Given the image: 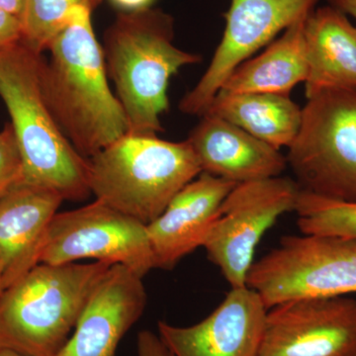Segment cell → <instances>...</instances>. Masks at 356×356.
Returning <instances> with one entry per match:
<instances>
[{
    "label": "cell",
    "mask_w": 356,
    "mask_h": 356,
    "mask_svg": "<svg viewBox=\"0 0 356 356\" xmlns=\"http://www.w3.org/2000/svg\"><path fill=\"white\" fill-rule=\"evenodd\" d=\"M91 11L77 7L42 58L44 102L70 144L89 159L128 134V122L107 81L102 47Z\"/></svg>",
    "instance_id": "cell-1"
},
{
    "label": "cell",
    "mask_w": 356,
    "mask_h": 356,
    "mask_svg": "<svg viewBox=\"0 0 356 356\" xmlns=\"http://www.w3.org/2000/svg\"><path fill=\"white\" fill-rule=\"evenodd\" d=\"M175 20L161 9L122 11L104 34L105 65L128 122V134L158 135L170 108V77L200 55L178 49Z\"/></svg>",
    "instance_id": "cell-2"
},
{
    "label": "cell",
    "mask_w": 356,
    "mask_h": 356,
    "mask_svg": "<svg viewBox=\"0 0 356 356\" xmlns=\"http://www.w3.org/2000/svg\"><path fill=\"white\" fill-rule=\"evenodd\" d=\"M42 58L21 41L0 50V97L22 159L21 182L51 189L64 200L83 201L91 194L88 159L70 144L44 102Z\"/></svg>",
    "instance_id": "cell-3"
},
{
    "label": "cell",
    "mask_w": 356,
    "mask_h": 356,
    "mask_svg": "<svg viewBox=\"0 0 356 356\" xmlns=\"http://www.w3.org/2000/svg\"><path fill=\"white\" fill-rule=\"evenodd\" d=\"M88 159L96 200L151 224L172 198L202 172L188 140L126 134Z\"/></svg>",
    "instance_id": "cell-4"
},
{
    "label": "cell",
    "mask_w": 356,
    "mask_h": 356,
    "mask_svg": "<svg viewBox=\"0 0 356 356\" xmlns=\"http://www.w3.org/2000/svg\"><path fill=\"white\" fill-rule=\"evenodd\" d=\"M112 266L95 261L35 266L0 294V348L27 356L57 355Z\"/></svg>",
    "instance_id": "cell-5"
},
{
    "label": "cell",
    "mask_w": 356,
    "mask_h": 356,
    "mask_svg": "<svg viewBox=\"0 0 356 356\" xmlns=\"http://www.w3.org/2000/svg\"><path fill=\"white\" fill-rule=\"evenodd\" d=\"M288 166L304 192L356 203V90L331 89L307 98Z\"/></svg>",
    "instance_id": "cell-6"
},
{
    "label": "cell",
    "mask_w": 356,
    "mask_h": 356,
    "mask_svg": "<svg viewBox=\"0 0 356 356\" xmlns=\"http://www.w3.org/2000/svg\"><path fill=\"white\" fill-rule=\"evenodd\" d=\"M247 287L267 310L290 300L356 293V238L282 236L278 247L252 264Z\"/></svg>",
    "instance_id": "cell-7"
},
{
    "label": "cell",
    "mask_w": 356,
    "mask_h": 356,
    "mask_svg": "<svg viewBox=\"0 0 356 356\" xmlns=\"http://www.w3.org/2000/svg\"><path fill=\"white\" fill-rule=\"evenodd\" d=\"M300 192L295 180L277 177L236 184L222 201L203 248L231 288L247 286L259 241L281 215L295 211Z\"/></svg>",
    "instance_id": "cell-8"
},
{
    "label": "cell",
    "mask_w": 356,
    "mask_h": 356,
    "mask_svg": "<svg viewBox=\"0 0 356 356\" xmlns=\"http://www.w3.org/2000/svg\"><path fill=\"white\" fill-rule=\"evenodd\" d=\"M84 259L121 264L144 278L156 261L147 225L95 200L51 220L40 264H72Z\"/></svg>",
    "instance_id": "cell-9"
},
{
    "label": "cell",
    "mask_w": 356,
    "mask_h": 356,
    "mask_svg": "<svg viewBox=\"0 0 356 356\" xmlns=\"http://www.w3.org/2000/svg\"><path fill=\"white\" fill-rule=\"evenodd\" d=\"M320 0H231L226 27L209 67L179 110L202 116L229 74L280 32L307 17Z\"/></svg>",
    "instance_id": "cell-10"
},
{
    "label": "cell",
    "mask_w": 356,
    "mask_h": 356,
    "mask_svg": "<svg viewBox=\"0 0 356 356\" xmlns=\"http://www.w3.org/2000/svg\"><path fill=\"white\" fill-rule=\"evenodd\" d=\"M259 356H356V300L305 297L273 307Z\"/></svg>",
    "instance_id": "cell-11"
},
{
    "label": "cell",
    "mask_w": 356,
    "mask_h": 356,
    "mask_svg": "<svg viewBox=\"0 0 356 356\" xmlns=\"http://www.w3.org/2000/svg\"><path fill=\"white\" fill-rule=\"evenodd\" d=\"M266 313L254 290L231 288L198 324L177 327L159 321V336L175 356H259Z\"/></svg>",
    "instance_id": "cell-12"
},
{
    "label": "cell",
    "mask_w": 356,
    "mask_h": 356,
    "mask_svg": "<svg viewBox=\"0 0 356 356\" xmlns=\"http://www.w3.org/2000/svg\"><path fill=\"white\" fill-rule=\"evenodd\" d=\"M146 305L143 278L113 264L91 292L74 334L55 356H116L121 339Z\"/></svg>",
    "instance_id": "cell-13"
},
{
    "label": "cell",
    "mask_w": 356,
    "mask_h": 356,
    "mask_svg": "<svg viewBox=\"0 0 356 356\" xmlns=\"http://www.w3.org/2000/svg\"><path fill=\"white\" fill-rule=\"evenodd\" d=\"M236 184L201 172L178 192L163 214L147 225L156 268L172 270L184 257L203 247L222 201Z\"/></svg>",
    "instance_id": "cell-14"
},
{
    "label": "cell",
    "mask_w": 356,
    "mask_h": 356,
    "mask_svg": "<svg viewBox=\"0 0 356 356\" xmlns=\"http://www.w3.org/2000/svg\"><path fill=\"white\" fill-rule=\"evenodd\" d=\"M187 140L202 172L235 184L280 177L288 166L280 149L208 112Z\"/></svg>",
    "instance_id": "cell-15"
},
{
    "label": "cell",
    "mask_w": 356,
    "mask_h": 356,
    "mask_svg": "<svg viewBox=\"0 0 356 356\" xmlns=\"http://www.w3.org/2000/svg\"><path fill=\"white\" fill-rule=\"evenodd\" d=\"M64 198L51 189L16 184L0 199V269L3 290L40 264L42 245Z\"/></svg>",
    "instance_id": "cell-16"
},
{
    "label": "cell",
    "mask_w": 356,
    "mask_h": 356,
    "mask_svg": "<svg viewBox=\"0 0 356 356\" xmlns=\"http://www.w3.org/2000/svg\"><path fill=\"white\" fill-rule=\"evenodd\" d=\"M308 76L306 97L325 90H356V26L327 6L314 9L305 22Z\"/></svg>",
    "instance_id": "cell-17"
},
{
    "label": "cell",
    "mask_w": 356,
    "mask_h": 356,
    "mask_svg": "<svg viewBox=\"0 0 356 356\" xmlns=\"http://www.w3.org/2000/svg\"><path fill=\"white\" fill-rule=\"evenodd\" d=\"M307 17L288 27L280 38L268 44L261 55L238 65L219 92L290 95L297 84L305 83L308 76Z\"/></svg>",
    "instance_id": "cell-18"
},
{
    "label": "cell",
    "mask_w": 356,
    "mask_h": 356,
    "mask_svg": "<svg viewBox=\"0 0 356 356\" xmlns=\"http://www.w3.org/2000/svg\"><path fill=\"white\" fill-rule=\"evenodd\" d=\"M207 112L280 151L292 144L302 120V108L290 95L275 93L218 92Z\"/></svg>",
    "instance_id": "cell-19"
},
{
    "label": "cell",
    "mask_w": 356,
    "mask_h": 356,
    "mask_svg": "<svg viewBox=\"0 0 356 356\" xmlns=\"http://www.w3.org/2000/svg\"><path fill=\"white\" fill-rule=\"evenodd\" d=\"M102 2V0H24L20 16L21 42L36 53L43 54L74 8L83 7L92 13Z\"/></svg>",
    "instance_id": "cell-20"
},
{
    "label": "cell",
    "mask_w": 356,
    "mask_h": 356,
    "mask_svg": "<svg viewBox=\"0 0 356 356\" xmlns=\"http://www.w3.org/2000/svg\"><path fill=\"white\" fill-rule=\"evenodd\" d=\"M295 212L303 235L356 238V203L330 200L301 191Z\"/></svg>",
    "instance_id": "cell-21"
},
{
    "label": "cell",
    "mask_w": 356,
    "mask_h": 356,
    "mask_svg": "<svg viewBox=\"0 0 356 356\" xmlns=\"http://www.w3.org/2000/svg\"><path fill=\"white\" fill-rule=\"evenodd\" d=\"M23 165L15 134L10 123L0 132V199L22 181Z\"/></svg>",
    "instance_id": "cell-22"
},
{
    "label": "cell",
    "mask_w": 356,
    "mask_h": 356,
    "mask_svg": "<svg viewBox=\"0 0 356 356\" xmlns=\"http://www.w3.org/2000/svg\"><path fill=\"white\" fill-rule=\"evenodd\" d=\"M22 40V25L19 18L0 9V50L8 48Z\"/></svg>",
    "instance_id": "cell-23"
},
{
    "label": "cell",
    "mask_w": 356,
    "mask_h": 356,
    "mask_svg": "<svg viewBox=\"0 0 356 356\" xmlns=\"http://www.w3.org/2000/svg\"><path fill=\"white\" fill-rule=\"evenodd\" d=\"M138 356H175L161 337L153 332L142 331L138 334Z\"/></svg>",
    "instance_id": "cell-24"
},
{
    "label": "cell",
    "mask_w": 356,
    "mask_h": 356,
    "mask_svg": "<svg viewBox=\"0 0 356 356\" xmlns=\"http://www.w3.org/2000/svg\"><path fill=\"white\" fill-rule=\"evenodd\" d=\"M154 0H111L115 6L123 11H137L149 8Z\"/></svg>",
    "instance_id": "cell-25"
},
{
    "label": "cell",
    "mask_w": 356,
    "mask_h": 356,
    "mask_svg": "<svg viewBox=\"0 0 356 356\" xmlns=\"http://www.w3.org/2000/svg\"><path fill=\"white\" fill-rule=\"evenodd\" d=\"M329 6H334L339 11L350 15L356 20V0H327Z\"/></svg>",
    "instance_id": "cell-26"
},
{
    "label": "cell",
    "mask_w": 356,
    "mask_h": 356,
    "mask_svg": "<svg viewBox=\"0 0 356 356\" xmlns=\"http://www.w3.org/2000/svg\"><path fill=\"white\" fill-rule=\"evenodd\" d=\"M24 0H0V9L19 18L23 10Z\"/></svg>",
    "instance_id": "cell-27"
},
{
    "label": "cell",
    "mask_w": 356,
    "mask_h": 356,
    "mask_svg": "<svg viewBox=\"0 0 356 356\" xmlns=\"http://www.w3.org/2000/svg\"><path fill=\"white\" fill-rule=\"evenodd\" d=\"M0 356H27V355H22V353H17V351L8 350V348H0Z\"/></svg>",
    "instance_id": "cell-28"
},
{
    "label": "cell",
    "mask_w": 356,
    "mask_h": 356,
    "mask_svg": "<svg viewBox=\"0 0 356 356\" xmlns=\"http://www.w3.org/2000/svg\"><path fill=\"white\" fill-rule=\"evenodd\" d=\"M2 291H3V284H2L1 269H0V294Z\"/></svg>",
    "instance_id": "cell-29"
}]
</instances>
